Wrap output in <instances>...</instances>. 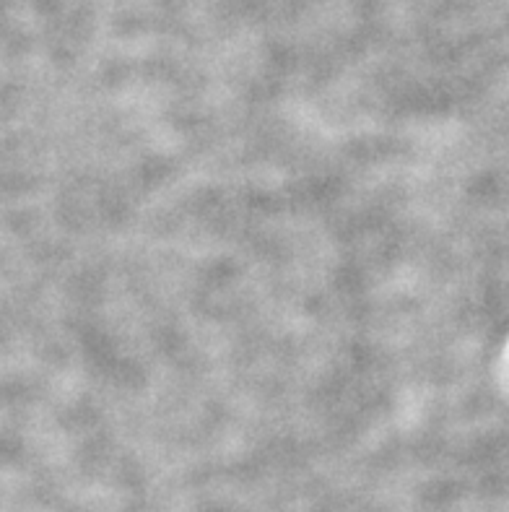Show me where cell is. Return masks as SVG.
Wrapping results in <instances>:
<instances>
[]
</instances>
